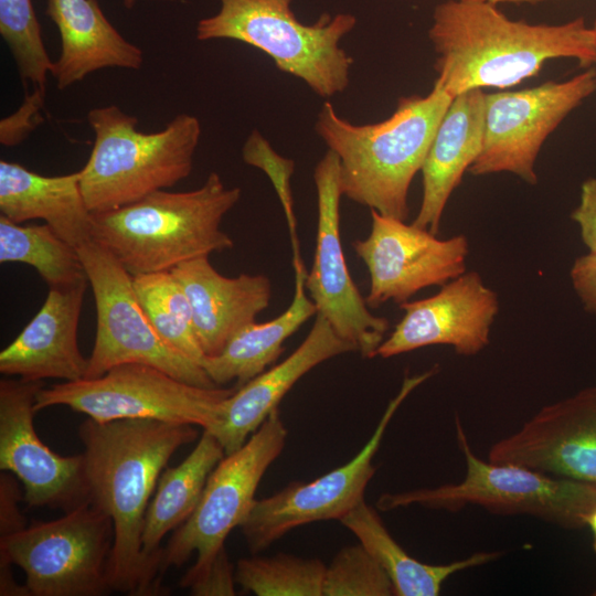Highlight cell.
Segmentation results:
<instances>
[{
	"label": "cell",
	"mask_w": 596,
	"mask_h": 596,
	"mask_svg": "<svg viewBox=\"0 0 596 596\" xmlns=\"http://www.w3.org/2000/svg\"><path fill=\"white\" fill-rule=\"evenodd\" d=\"M194 425L157 419L87 418L79 426L88 500L114 524L108 564L110 590L164 594L161 561L148 556L141 535L150 497L171 456L196 439Z\"/></svg>",
	"instance_id": "cell-1"
},
{
	"label": "cell",
	"mask_w": 596,
	"mask_h": 596,
	"mask_svg": "<svg viewBox=\"0 0 596 596\" xmlns=\"http://www.w3.org/2000/svg\"><path fill=\"white\" fill-rule=\"evenodd\" d=\"M487 0H447L433 12L428 39L436 53L434 85L453 98L507 88L539 74L554 58L596 65V32L583 17L561 24L511 20Z\"/></svg>",
	"instance_id": "cell-2"
},
{
	"label": "cell",
	"mask_w": 596,
	"mask_h": 596,
	"mask_svg": "<svg viewBox=\"0 0 596 596\" xmlns=\"http://www.w3.org/2000/svg\"><path fill=\"white\" fill-rule=\"evenodd\" d=\"M451 100L434 85L425 96L401 97L389 118L366 125L347 120L331 103H323L315 130L339 159L342 194L406 221L411 183Z\"/></svg>",
	"instance_id": "cell-3"
},
{
	"label": "cell",
	"mask_w": 596,
	"mask_h": 596,
	"mask_svg": "<svg viewBox=\"0 0 596 596\" xmlns=\"http://www.w3.org/2000/svg\"><path fill=\"white\" fill-rule=\"evenodd\" d=\"M241 198L216 172L194 190H159L137 202L93 213L92 241L131 275L171 270L234 246L221 223Z\"/></svg>",
	"instance_id": "cell-4"
},
{
	"label": "cell",
	"mask_w": 596,
	"mask_h": 596,
	"mask_svg": "<svg viewBox=\"0 0 596 596\" xmlns=\"http://www.w3.org/2000/svg\"><path fill=\"white\" fill-rule=\"evenodd\" d=\"M87 121L94 143L78 173L92 213L118 209L172 188L193 169L202 132L195 116L179 114L163 129L145 134L138 130L136 117L109 105L91 109Z\"/></svg>",
	"instance_id": "cell-5"
},
{
	"label": "cell",
	"mask_w": 596,
	"mask_h": 596,
	"mask_svg": "<svg viewBox=\"0 0 596 596\" xmlns=\"http://www.w3.org/2000/svg\"><path fill=\"white\" fill-rule=\"evenodd\" d=\"M109 515L89 500L0 538L1 596H100L110 590Z\"/></svg>",
	"instance_id": "cell-6"
},
{
	"label": "cell",
	"mask_w": 596,
	"mask_h": 596,
	"mask_svg": "<svg viewBox=\"0 0 596 596\" xmlns=\"http://www.w3.org/2000/svg\"><path fill=\"white\" fill-rule=\"evenodd\" d=\"M219 1V12L198 22V40L225 39L252 45L322 98L347 89L353 58L340 43L356 25L355 15L326 12L306 24L291 10L294 0Z\"/></svg>",
	"instance_id": "cell-7"
},
{
	"label": "cell",
	"mask_w": 596,
	"mask_h": 596,
	"mask_svg": "<svg viewBox=\"0 0 596 596\" xmlns=\"http://www.w3.org/2000/svg\"><path fill=\"white\" fill-rule=\"evenodd\" d=\"M455 428L466 464L462 480L383 493L376 501L379 510L422 505L458 511L473 504L497 514L532 515L566 530L585 528L586 515L596 507V486L514 464L483 460L472 451L458 416Z\"/></svg>",
	"instance_id": "cell-8"
},
{
	"label": "cell",
	"mask_w": 596,
	"mask_h": 596,
	"mask_svg": "<svg viewBox=\"0 0 596 596\" xmlns=\"http://www.w3.org/2000/svg\"><path fill=\"white\" fill-rule=\"evenodd\" d=\"M236 387H203L142 363H125L100 376L42 387L34 411L67 406L95 422L157 419L209 428L220 403Z\"/></svg>",
	"instance_id": "cell-9"
},
{
	"label": "cell",
	"mask_w": 596,
	"mask_h": 596,
	"mask_svg": "<svg viewBox=\"0 0 596 596\" xmlns=\"http://www.w3.org/2000/svg\"><path fill=\"white\" fill-rule=\"evenodd\" d=\"M77 249L97 311L96 336L85 379L100 376L119 364L142 363L193 385L217 386L202 365L160 337L137 297L132 276L106 248L91 241Z\"/></svg>",
	"instance_id": "cell-10"
},
{
	"label": "cell",
	"mask_w": 596,
	"mask_h": 596,
	"mask_svg": "<svg viewBox=\"0 0 596 596\" xmlns=\"http://www.w3.org/2000/svg\"><path fill=\"white\" fill-rule=\"evenodd\" d=\"M286 438L287 429L276 408L240 449L220 460L194 512L163 547L161 573L181 566L193 553L196 561L188 572H199L225 550L227 535L247 518L257 487L283 451Z\"/></svg>",
	"instance_id": "cell-11"
},
{
	"label": "cell",
	"mask_w": 596,
	"mask_h": 596,
	"mask_svg": "<svg viewBox=\"0 0 596 596\" xmlns=\"http://www.w3.org/2000/svg\"><path fill=\"white\" fill-rule=\"evenodd\" d=\"M595 92L596 68L589 67L563 82L485 93L482 147L468 171L472 175L508 172L536 184L534 166L544 141Z\"/></svg>",
	"instance_id": "cell-12"
},
{
	"label": "cell",
	"mask_w": 596,
	"mask_h": 596,
	"mask_svg": "<svg viewBox=\"0 0 596 596\" xmlns=\"http://www.w3.org/2000/svg\"><path fill=\"white\" fill-rule=\"evenodd\" d=\"M438 372L437 366L406 376L385 408L374 432L360 451L344 465L310 482H292L255 501L240 530L251 553L267 549L291 530L312 522L341 520L364 500V491L376 471L372 460L386 428L404 400Z\"/></svg>",
	"instance_id": "cell-13"
},
{
	"label": "cell",
	"mask_w": 596,
	"mask_h": 596,
	"mask_svg": "<svg viewBox=\"0 0 596 596\" xmlns=\"http://www.w3.org/2000/svg\"><path fill=\"white\" fill-rule=\"evenodd\" d=\"M318 224L313 263L305 286L317 313L366 359L376 356L390 328L386 318L374 316L348 269L340 236L339 159L328 150L315 167Z\"/></svg>",
	"instance_id": "cell-14"
},
{
	"label": "cell",
	"mask_w": 596,
	"mask_h": 596,
	"mask_svg": "<svg viewBox=\"0 0 596 596\" xmlns=\"http://www.w3.org/2000/svg\"><path fill=\"white\" fill-rule=\"evenodd\" d=\"M370 211V234L353 242L370 275L365 297L370 308L387 301L401 305L419 290L441 287L466 272L469 242L465 235L443 240L413 223Z\"/></svg>",
	"instance_id": "cell-15"
},
{
	"label": "cell",
	"mask_w": 596,
	"mask_h": 596,
	"mask_svg": "<svg viewBox=\"0 0 596 596\" xmlns=\"http://www.w3.org/2000/svg\"><path fill=\"white\" fill-rule=\"evenodd\" d=\"M42 381H0V469L17 477L30 507L65 512L88 500L83 456H61L38 436L33 417Z\"/></svg>",
	"instance_id": "cell-16"
},
{
	"label": "cell",
	"mask_w": 596,
	"mask_h": 596,
	"mask_svg": "<svg viewBox=\"0 0 596 596\" xmlns=\"http://www.w3.org/2000/svg\"><path fill=\"white\" fill-rule=\"evenodd\" d=\"M488 460L596 486V383L542 407L496 441Z\"/></svg>",
	"instance_id": "cell-17"
},
{
	"label": "cell",
	"mask_w": 596,
	"mask_h": 596,
	"mask_svg": "<svg viewBox=\"0 0 596 596\" xmlns=\"http://www.w3.org/2000/svg\"><path fill=\"white\" fill-rule=\"evenodd\" d=\"M404 315L376 351L383 359L429 345H450L459 355L481 352L499 312V298L476 270L465 272L435 295L401 304Z\"/></svg>",
	"instance_id": "cell-18"
},
{
	"label": "cell",
	"mask_w": 596,
	"mask_h": 596,
	"mask_svg": "<svg viewBox=\"0 0 596 596\" xmlns=\"http://www.w3.org/2000/svg\"><path fill=\"white\" fill-rule=\"evenodd\" d=\"M355 347L342 339L319 313L300 345L284 361L237 386L223 400L209 428L225 455L240 449L266 421L290 389L320 363Z\"/></svg>",
	"instance_id": "cell-19"
},
{
	"label": "cell",
	"mask_w": 596,
	"mask_h": 596,
	"mask_svg": "<svg viewBox=\"0 0 596 596\" xmlns=\"http://www.w3.org/2000/svg\"><path fill=\"white\" fill-rule=\"evenodd\" d=\"M88 281L51 287L44 304L18 337L0 352V372L30 381L85 379L88 359L77 330Z\"/></svg>",
	"instance_id": "cell-20"
},
{
	"label": "cell",
	"mask_w": 596,
	"mask_h": 596,
	"mask_svg": "<svg viewBox=\"0 0 596 596\" xmlns=\"http://www.w3.org/2000/svg\"><path fill=\"white\" fill-rule=\"evenodd\" d=\"M171 272L187 294L195 334L206 356L219 354L272 300V281L267 276H223L209 256L181 263Z\"/></svg>",
	"instance_id": "cell-21"
},
{
	"label": "cell",
	"mask_w": 596,
	"mask_h": 596,
	"mask_svg": "<svg viewBox=\"0 0 596 596\" xmlns=\"http://www.w3.org/2000/svg\"><path fill=\"white\" fill-rule=\"evenodd\" d=\"M483 114L482 89L467 91L453 98L421 169L423 195L413 224L438 234L451 193L481 151Z\"/></svg>",
	"instance_id": "cell-22"
},
{
	"label": "cell",
	"mask_w": 596,
	"mask_h": 596,
	"mask_svg": "<svg viewBox=\"0 0 596 596\" xmlns=\"http://www.w3.org/2000/svg\"><path fill=\"white\" fill-rule=\"evenodd\" d=\"M45 13L61 38V54L51 73L57 88H67L98 70L141 67L142 51L114 28L97 0H46Z\"/></svg>",
	"instance_id": "cell-23"
},
{
	"label": "cell",
	"mask_w": 596,
	"mask_h": 596,
	"mask_svg": "<svg viewBox=\"0 0 596 596\" xmlns=\"http://www.w3.org/2000/svg\"><path fill=\"white\" fill-rule=\"evenodd\" d=\"M0 212L20 224L44 220L75 247L92 241L93 213L84 200L78 171L47 177L1 160Z\"/></svg>",
	"instance_id": "cell-24"
},
{
	"label": "cell",
	"mask_w": 596,
	"mask_h": 596,
	"mask_svg": "<svg viewBox=\"0 0 596 596\" xmlns=\"http://www.w3.org/2000/svg\"><path fill=\"white\" fill-rule=\"evenodd\" d=\"M295 292L288 308L276 318L241 329L214 356L203 362L212 382L221 386L236 381L241 386L264 372L284 351V342L307 320L317 315V308L306 295L307 272L300 257L294 258Z\"/></svg>",
	"instance_id": "cell-25"
},
{
	"label": "cell",
	"mask_w": 596,
	"mask_h": 596,
	"mask_svg": "<svg viewBox=\"0 0 596 596\" xmlns=\"http://www.w3.org/2000/svg\"><path fill=\"white\" fill-rule=\"evenodd\" d=\"M340 522L383 567L396 596H437L451 575L490 563L501 552H477L447 564H427L406 553L383 524L379 513L361 501Z\"/></svg>",
	"instance_id": "cell-26"
},
{
	"label": "cell",
	"mask_w": 596,
	"mask_h": 596,
	"mask_svg": "<svg viewBox=\"0 0 596 596\" xmlns=\"http://www.w3.org/2000/svg\"><path fill=\"white\" fill-rule=\"evenodd\" d=\"M224 456L217 439L203 430L190 455L178 466L161 472L146 511L141 535L142 549L148 556L162 560V539L194 512L210 473Z\"/></svg>",
	"instance_id": "cell-27"
},
{
	"label": "cell",
	"mask_w": 596,
	"mask_h": 596,
	"mask_svg": "<svg viewBox=\"0 0 596 596\" xmlns=\"http://www.w3.org/2000/svg\"><path fill=\"white\" fill-rule=\"evenodd\" d=\"M0 263L32 266L50 288L88 281L77 247L46 223L21 225L0 215Z\"/></svg>",
	"instance_id": "cell-28"
},
{
	"label": "cell",
	"mask_w": 596,
	"mask_h": 596,
	"mask_svg": "<svg viewBox=\"0 0 596 596\" xmlns=\"http://www.w3.org/2000/svg\"><path fill=\"white\" fill-rule=\"evenodd\" d=\"M137 297L160 337L203 368L206 359L195 334L187 294L171 270L132 276Z\"/></svg>",
	"instance_id": "cell-29"
},
{
	"label": "cell",
	"mask_w": 596,
	"mask_h": 596,
	"mask_svg": "<svg viewBox=\"0 0 596 596\" xmlns=\"http://www.w3.org/2000/svg\"><path fill=\"white\" fill-rule=\"evenodd\" d=\"M326 564L279 553L238 560L235 581L257 596H322Z\"/></svg>",
	"instance_id": "cell-30"
},
{
	"label": "cell",
	"mask_w": 596,
	"mask_h": 596,
	"mask_svg": "<svg viewBox=\"0 0 596 596\" xmlns=\"http://www.w3.org/2000/svg\"><path fill=\"white\" fill-rule=\"evenodd\" d=\"M0 34L24 86L45 88L54 62L45 50L31 0H0Z\"/></svg>",
	"instance_id": "cell-31"
},
{
	"label": "cell",
	"mask_w": 596,
	"mask_h": 596,
	"mask_svg": "<svg viewBox=\"0 0 596 596\" xmlns=\"http://www.w3.org/2000/svg\"><path fill=\"white\" fill-rule=\"evenodd\" d=\"M383 567L361 544L342 547L326 566L322 596H392Z\"/></svg>",
	"instance_id": "cell-32"
},
{
	"label": "cell",
	"mask_w": 596,
	"mask_h": 596,
	"mask_svg": "<svg viewBox=\"0 0 596 596\" xmlns=\"http://www.w3.org/2000/svg\"><path fill=\"white\" fill-rule=\"evenodd\" d=\"M242 157L247 164L265 171L272 180L288 221L291 243L297 245L296 219L292 211L290 191V177L295 167L294 161L278 155L256 129L251 132L243 145Z\"/></svg>",
	"instance_id": "cell-33"
},
{
	"label": "cell",
	"mask_w": 596,
	"mask_h": 596,
	"mask_svg": "<svg viewBox=\"0 0 596 596\" xmlns=\"http://www.w3.org/2000/svg\"><path fill=\"white\" fill-rule=\"evenodd\" d=\"M235 583V567L225 549L207 567L199 572L187 571L180 585L195 596H233Z\"/></svg>",
	"instance_id": "cell-34"
},
{
	"label": "cell",
	"mask_w": 596,
	"mask_h": 596,
	"mask_svg": "<svg viewBox=\"0 0 596 596\" xmlns=\"http://www.w3.org/2000/svg\"><path fill=\"white\" fill-rule=\"evenodd\" d=\"M45 88H33L24 93L20 107L0 121V142L12 147L23 141L42 121L40 111L44 105Z\"/></svg>",
	"instance_id": "cell-35"
},
{
	"label": "cell",
	"mask_w": 596,
	"mask_h": 596,
	"mask_svg": "<svg viewBox=\"0 0 596 596\" xmlns=\"http://www.w3.org/2000/svg\"><path fill=\"white\" fill-rule=\"evenodd\" d=\"M575 294L584 309L596 318V253L578 256L570 270Z\"/></svg>",
	"instance_id": "cell-36"
},
{
	"label": "cell",
	"mask_w": 596,
	"mask_h": 596,
	"mask_svg": "<svg viewBox=\"0 0 596 596\" xmlns=\"http://www.w3.org/2000/svg\"><path fill=\"white\" fill-rule=\"evenodd\" d=\"M571 219L577 224L585 246L596 253V178H588L582 183L579 203L572 211Z\"/></svg>",
	"instance_id": "cell-37"
},
{
	"label": "cell",
	"mask_w": 596,
	"mask_h": 596,
	"mask_svg": "<svg viewBox=\"0 0 596 596\" xmlns=\"http://www.w3.org/2000/svg\"><path fill=\"white\" fill-rule=\"evenodd\" d=\"M24 498L21 490L8 473L0 477V538L24 528V518L19 510V501Z\"/></svg>",
	"instance_id": "cell-38"
},
{
	"label": "cell",
	"mask_w": 596,
	"mask_h": 596,
	"mask_svg": "<svg viewBox=\"0 0 596 596\" xmlns=\"http://www.w3.org/2000/svg\"><path fill=\"white\" fill-rule=\"evenodd\" d=\"M585 528H588L592 534V546L596 553V507L586 515Z\"/></svg>",
	"instance_id": "cell-39"
},
{
	"label": "cell",
	"mask_w": 596,
	"mask_h": 596,
	"mask_svg": "<svg viewBox=\"0 0 596 596\" xmlns=\"http://www.w3.org/2000/svg\"><path fill=\"white\" fill-rule=\"evenodd\" d=\"M494 4L499 3H512V4H535L545 0H487Z\"/></svg>",
	"instance_id": "cell-40"
},
{
	"label": "cell",
	"mask_w": 596,
	"mask_h": 596,
	"mask_svg": "<svg viewBox=\"0 0 596 596\" xmlns=\"http://www.w3.org/2000/svg\"><path fill=\"white\" fill-rule=\"evenodd\" d=\"M135 2H136V0H124V3H125V6L127 8H131Z\"/></svg>",
	"instance_id": "cell-41"
},
{
	"label": "cell",
	"mask_w": 596,
	"mask_h": 596,
	"mask_svg": "<svg viewBox=\"0 0 596 596\" xmlns=\"http://www.w3.org/2000/svg\"><path fill=\"white\" fill-rule=\"evenodd\" d=\"M593 28H594V30H595V32H596V20H595V22H594Z\"/></svg>",
	"instance_id": "cell-42"
}]
</instances>
